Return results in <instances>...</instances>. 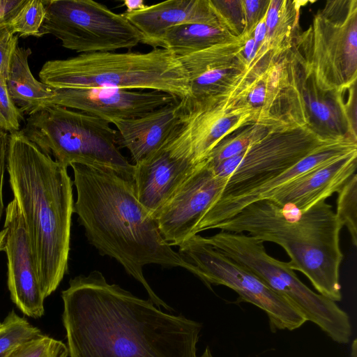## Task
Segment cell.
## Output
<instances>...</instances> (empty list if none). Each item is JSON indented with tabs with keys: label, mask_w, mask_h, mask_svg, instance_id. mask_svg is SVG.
<instances>
[{
	"label": "cell",
	"mask_w": 357,
	"mask_h": 357,
	"mask_svg": "<svg viewBox=\"0 0 357 357\" xmlns=\"http://www.w3.org/2000/svg\"><path fill=\"white\" fill-rule=\"evenodd\" d=\"M123 15L141 33L142 43L153 48L164 33L176 26L198 23L224 26L210 0H169Z\"/></svg>",
	"instance_id": "cell-21"
},
{
	"label": "cell",
	"mask_w": 357,
	"mask_h": 357,
	"mask_svg": "<svg viewBox=\"0 0 357 357\" xmlns=\"http://www.w3.org/2000/svg\"><path fill=\"white\" fill-rule=\"evenodd\" d=\"M222 26L206 24H186L168 29L157 42L154 48H163L177 58L228 42L239 40Z\"/></svg>",
	"instance_id": "cell-24"
},
{
	"label": "cell",
	"mask_w": 357,
	"mask_h": 357,
	"mask_svg": "<svg viewBox=\"0 0 357 357\" xmlns=\"http://www.w3.org/2000/svg\"><path fill=\"white\" fill-rule=\"evenodd\" d=\"M31 54L30 48L17 45L12 54L5 79L13 102L23 114L29 116L47 105L54 95V89L33 76L28 61Z\"/></svg>",
	"instance_id": "cell-23"
},
{
	"label": "cell",
	"mask_w": 357,
	"mask_h": 357,
	"mask_svg": "<svg viewBox=\"0 0 357 357\" xmlns=\"http://www.w3.org/2000/svg\"><path fill=\"white\" fill-rule=\"evenodd\" d=\"M243 39L218 44L178 58L188 78V103L205 100L231 88L248 68L241 55Z\"/></svg>",
	"instance_id": "cell-16"
},
{
	"label": "cell",
	"mask_w": 357,
	"mask_h": 357,
	"mask_svg": "<svg viewBox=\"0 0 357 357\" xmlns=\"http://www.w3.org/2000/svg\"><path fill=\"white\" fill-rule=\"evenodd\" d=\"M206 239L219 252L260 278L307 321L316 324L333 341L340 344L349 342L352 327L348 314L335 302L307 287L287 262L270 256L264 242L245 233L225 231Z\"/></svg>",
	"instance_id": "cell-8"
},
{
	"label": "cell",
	"mask_w": 357,
	"mask_h": 357,
	"mask_svg": "<svg viewBox=\"0 0 357 357\" xmlns=\"http://www.w3.org/2000/svg\"><path fill=\"white\" fill-rule=\"evenodd\" d=\"M284 121L289 119L273 117L238 129L222 139L204 160L209 165H214L236 156L264 136L271 128Z\"/></svg>",
	"instance_id": "cell-26"
},
{
	"label": "cell",
	"mask_w": 357,
	"mask_h": 357,
	"mask_svg": "<svg viewBox=\"0 0 357 357\" xmlns=\"http://www.w3.org/2000/svg\"><path fill=\"white\" fill-rule=\"evenodd\" d=\"M184 109L183 99L137 118L114 121L112 124L117 128V146L128 150L134 165L142 162L172 136L181 122Z\"/></svg>",
	"instance_id": "cell-20"
},
{
	"label": "cell",
	"mask_w": 357,
	"mask_h": 357,
	"mask_svg": "<svg viewBox=\"0 0 357 357\" xmlns=\"http://www.w3.org/2000/svg\"><path fill=\"white\" fill-rule=\"evenodd\" d=\"M356 347H357L356 339H354V340L353 341V343H352V346H351V357H356L357 356V354H356V351H357Z\"/></svg>",
	"instance_id": "cell-38"
},
{
	"label": "cell",
	"mask_w": 357,
	"mask_h": 357,
	"mask_svg": "<svg viewBox=\"0 0 357 357\" xmlns=\"http://www.w3.org/2000/svg\"><path fill=\"white\" fill-rule=\"evenodd\" d=\"M342 225L332 206L322 201L300 211L270 199L253 202L212 229L244 233L262 242L280 245L290 258L288 266L303 273L321 295L342 300L340 245Z\"/></svg>",
	"instance_id": "cell-4"
},
{
	"label": "cell",
	"mask_w": 357,
	"mask_h": 357,
	"mask_svg": "<svg viewBox=\"0 0 357 357\" xmlns=\"http://www.w3.org/2000/svg\"><path fill=\"white\" fill-rule=\"evenodd\" d=\"M6 357H68V349L63 342L43 334L19 345Z\"/></svg>",
	"instance_id": "cell-30"
},
{
	"label": "cell",
	"mask_w": 357,
	"mask_h": 357,
	"mask_svg": "<svg viewBox=\"0 0 357 357\" xmlns=\"http://www.w3.org/2000/svg\"><path fill=\"white\" fill-rule=\"evenodd\" d=\"M7 172L47 298L68 272L73 182L67 167L43 152L21 130L9 134Z\"/></svg>",
	"instance_id": "cell-3"
},
{
	"label": "cell",
	"mask_w": 357,
	"mask_h": 357,
	"mask_svg": "<svg viewBox=\"0 0 357 357\" xmlns=\"http://www.w3.org/2000/svg\"><path fill=\"white\" fill-rule=\"evenodd\" d=\"M227 181L217 176L204 160L199 162L153 215L166 244L179 246L195 234L200 220L220 197Z\"/></svg>",
	"instance_id": "cell-13"
},
{
	"label": "cell",
	"mask_w": 357,
	"mask_h": 357,
	"mask_svg": "<svg viewBox=\"0 0 357 357\" xmlns=\"http://www.w3.org/2000/svg\"><path fill=\"white\" fill-rule=\"evenodd\" d=\"M356 163L355 151L311 169L270 192L264 199L282 207L306 211L337 192L355 174Z\"/></svg>",
	"instance_id": "cell-19"
},
{
	"label": "cell",
	"mask_w": 357,
	"mask_h": 357,
	"mask_svg": "<svg viewBox=\"0 0 357 357\" xmlns=\"http://www.w3.org/2000/svg\"><path fill=\"white\" fill-rule=\"evenodd\" d=\"M69 357H197L201 323L160 310L99 271L62 291Z\"/></svg>",
	"instance_id": "cell-1"
},
{
	"label": "cell",
	"mask_w": 357,
	"mask_h": 357,
	"mask_svg": "<svg viewBox=\"0 0 357 357\" xmlns=\"http://www.w3.org/2000/svg\"><path fill=\"white\" fill-rule=\"evenodd\" d=\"M41 82L52 89L116 88L149 89L183 100L189 96L188 78L181 62L171 52H94L45 62Z\"/></svg>",
	"instance_id": "cell-5"
},
{
	"label": "cell",
	"mask_w": 357,
	"mask_h": 357,
	"mask_svg": "<svg viewBox=\"0 0 357 357\" xmlns=\"http://www.w3.org/2000/svg\"><path fill=\"white\" fill-rule=\"evenodd\" d=\"M210 1L220 22L231 33L241 38L245 29L241 0Z\"/></svg>",
	"instance_id": "cell-31"
},
{
	"label": "cell",
	"mask_w": 357,
	"mask_h": 357,
	"mask_svg": "<svg viewBox=\"0 0 357 357\" xmlns=\"http://www.w3.org/2000/svg\"><path fill=\"white\" fill-rule=\"evenodd\" d=\"M0 231V252L6 253L8 288L12 301L26 316L41 317L45 314V297L37 273L31 243L20 209L14 199L6 208Z\"/></svg>",
	"instance_id": "cell-14"
},
{
	"label": "cell",
	"mask_w": 357,
	"mask_h": 357,
	"mask_svg": "<svg viewBox=\"0 0 357 357\" xmlns=\"http://www.w3.org/2000/svg\"><path fill=\"white\" fill-rule=\"evenodd\" d=\"M45 19L40 37L50 34L77 53L131 50L142 36L123 15L91 0H43Z\"/></svg>",
	"instance_id": "cell-10"
},
{
	"label": "cell",
	"mask_w": 357,
	"mask_h": 357,
	"mask_svg": "<svg viewBox=\"0 0 357 357\" xmlns=\"http://www.w3.org/2000/svg\"><path fill=\"white\" fill-rule=\"evenodd\" d=\"M200 357H213V356L211 351V349L208 347H206L204 353L202 354V355Z\"/></svg>",
	"instance_id": "cell-39"
},
{
	"label": "cell",
	"mask_w": 357,
	"mask_h": 357,
	"mask_svg": "<svg viewBox=\"0 0 357 357\" xmlns=\"http://www.w3.org/2000/svg\"><path fill=\"white\" fill-rule=\"evenodd\" d=\"M0 328V357H6L19 345L42 336L41 331L26 319L10 312Z\"/></svg>",
	"instance_id": "cell-27"
},
{
	"label": "cell",
	"mask_w": 357,
	"mask_h": 357,
	"mask_svg": "<svg viewBox=\"0 0 357 357\" xmlns=\"http://www.w3.org/2000/svg\"><path fill=\"white\" fill-rule=\"evenodd\" d=\"M23 114L13 102L5 79L0 77V129L9 134L20 131Z\"/></svg>",
	"instance_id": "cell-32"
},
{
	"label": "cell",
	"mask_w": 357,
	"mask_h": 357,
	"mask_svg": "<svg viewBox=\"0 0 357 357\" xmlns=\"http://www.w3.org/2000/svg\"><path fill=\"white\" fill-rule=\"evenodd\" d=\"M198 164L168 140L151 155L134 165L133 182L139 202L153 215Z\"/></svg>",
	"instance_id": "cell-18"
},
{
	"label": "cell",
	"mask_w": 357,
	"mask_h": 357,
	"mask_svg": "<svg viewBox=\"0 0 357 357\" xmlns=\"http://www.w3.org/2000/svg\"><path fill=\"white\" fill-rule=\"evenodd\" d=\"M335 214L350 234L351 243L357 245V175L354 174L337 192Z\"/></svg>",
	"instance_id": "cell-29"
},
{
	"label": "cell",
	"mask_w": 357,
	"mask_h": 357,
	"mask_svg": "<svg viewBox=\"0 0 357 357\" xmlns=\"http://www.w3.org/2000/svg\"><path fill=\"white\" fill-rule=\"evenodd\" d=\"M18 36L9 27L0 31V77L6 79L12 54L17 46Z\"/></svg>",
	"instance_id": "cell-34"
},
{
	"label": "cell",
	"mask_w": 357,
	"mask_h": 357,
	"mask_svg": "<svg viewBox=\"0 0 357 357\" xmlns=\"http://www.w3.org/2000/svg\"><path fill=\"white\" fill-rule=\"evenodd\" d=\"M70 167L77 192L73 213L89 243L122 265L156 307L174 311L150 287L143 268L151 264L181 267L196 275L195 267L164 241L153 215L139 202L132 181L110 169L81 164Z\"/></svg>",
	"instance_id": "cell-2"
},
{
	"label": "cell",
	"mask_w": 357,
	"mask_h": 357,
	"mask_svg": "<svg viewBox=\"0 0 357 357\" xmlns=\"http://www.w3.org/2000/svg\"><path fill=\"white\" fill-rule=\"evenodd\" d=\"M178 254L196 268L207 286L224 285L238 295L239 302L251 303L267 315L271 331H294L307 320L283 296L246 267L225 256L198 234L178 246Z\"/></svg>",
	"instance_id": "cell-11"
},
{
	"label": "cell",
	"mask_w": 357,
	"mask_h": 357,
	"mask_svg": "<svg viewBox=\"0 0 357 357\" xmlns=\"http://www.w3.org/2000/svg\"><path fill=\"white\" fill-rule=\"evenodd\" d=\"M301 1L270 0L265 17L266 36L261 53L275 58L288 52L299 33Z\"/></svg>",
	"instance_id": "cell-25"
},
{
	"label": "cell",
	"mask_w": 357,
	"mask_h": 357,
	"mask_svg": "<svg viewBox=\"0 0 357 357\" xmlns=\"http://www.w3.org/2000/svg\"><path fill=\"white\" fill-rule=\"evenodd\" d=\"M291 52L319 91L344 94L356 84L357 0L327 1Z\"/></svg>",
	"instance_id": "cell-7"
},
{
	"label": "cell",
	"mask_w": 357,
	"mask_h": 357,
	"mask_svg": "<svg viewBox=\"0 0 357 357\" xmlns=\"http://www.w3.org/2000/svg\"><path fill=\"white\" fill-rule=\"evenodd\" d=\"M45 15L43 0H25L10 20L8 26L20 37H40Z\"/></svg>",
	"instance_id": "cell-28"
},
{
	"label": "cell",
	"mask_w": 357,
	"mask_h": 357,
	"mask_svg": "<svg viewBox=\"0 0 357 357\" xmlns=\"http://www.w3.org/2000/svg\"><path fill=\"white\" fill-rule=\"evenodd\" d=\"M247 69L226 91L205 100L188 103L181 122L170 137L171 144L199 163L225 137L248 125L269 119L245 102L251 79Z\"/></svg>",
	"instance_id": "cell-12"
},
{
	"label": "cell",
	"mask_w": 357,
	"mask_h": 357,
	"mask_svg": "<svg viewBox=\"0 0 357 357\" xmlns=\"http://www.w3.org/2000/svg\"><path fill=\"white\" fill-rule=\"evenodd\" d=\"M123 6L126 7V13H133L142 10L146 7L143 0H125Z\"/></svg>",
	"instance_id": "cell-37"
},
{
	"label": "cell",
	"mask_w": 357,
	"mask_h": 357,
	"mask_svg": "<svg viewBox=\"0 0 357 357\" xmlns=\"http://www.w3.org/2000/svg\"><path fill=\"white\" fill-rule=\"evenodd\" d=\"M345 137L326 138L317 134L309 124L282 121L238 155L214 165L208 164L217 176L227 178L219 199L260 184L305 157Z\"/></svg>",
	"instance_id": "cell-9"
},
{
	"label": "cell",
	"mask_w": 357,
	"mask_h": 357,
	"mask_svg": "<svg viewBox=\"0 0 357 357\" xmlns=\"http://www.w3.org/2000/svg\"><path fill=\"white\" fill-rule=\"evenodd\" d=\"M268 0H241L245 20V29L241 38L252 33L256 25L266 16Z\"/></svg>",
	"instance_id": "cell-33"
},
{
	"label": "cell",
	"mask_w": 357,
	"mask_h": 357,
	"mask_svg": "<svg viewBox=\"0 0 357 357\" xmlns=\"http://www.w3.org/2000/svg\"><path fill=\"white\" fill-rule=\"evenodd\" d=\"M179 100L158 91L97 87L54 89V95L47 104L85 112L112 124L116 120L139 117Z\"/></svg>",
	"instance_id": "cell-15"
},
{
	"label": "cell",
	"mask_w": 357,
	"mask_h": 357,
	"mask_svg": "<svg viewBox=\"0 0 357 357\" xmlns=\"http://www.w3.org/2000/svg\"><path fill=\"white\" fill-rule=\"evenodd\" d=\"M21 131L43 152L66 167L81 164L110 169L133 181L135 165L117 146L116 130L102 119L47 104L29 116Z\"/></svg>",
	"instance_id": "cell-6"
},
{
	"label": "cell",
	"mask_w": 357,
	"mask_h": 357,
	"mask_svg": "<svg viewBox=\"0 0 357 357\" xmlns=\"http://www.w3.org/2000/svg\"><path fill=\"white\" fill-rule=\"evenodd\" d=\"M357 151V141L350 137L331 143L305 157L294 165L245 190L219 199L199 222L195 234L237 213L246 205L264 199L270 192L311 169L342 155Z\"/></svg>",
	"instance_id": "cell-17"
},
{
	"label": "cell",
	"mask_w": 357,
	"mask_h": 357,
	"mask_svg": "<svg viewBox=\"0 0 357 357\" xmlns=\"http://www.w3.org/2000/svg\"><path fill=\"white\" fill-rule=\"evenodd\" d=\"M1 325H2L1 323H0V328L1 327Z\"/></svg>",
	"instance_id": "cell-40"
},
{
	"label": "cell",
	"mask_w": 357,
	"mask_h": 357,
	"mask_svg": "<svg viewBox=\"0 0 357 357\" xmlns=\"http://www.w3.org/2000/svg\"><path fill=\"white\" fill-rule=\"evenodd\" d=\"M9 134L0 129V220L4 211L3 201V185L6 170H7Z\"/></svg>",
	"instance_id": "cell-35"
},
{
	"label": "cell",
	"mask_w": 357,
	"mask_h": 357,
	"mask_svg": "<svg viewBox=\"0 0 357 357\" xmlns=\"http://www.w3.org/2000/svg\"><path fill=\"white\" fill-rule=\"evenodd\" d=\"M25 0H0V31L9 27L8 24Z\"/></svg>",
	"instance_id": "cell-36"
},
{
	"label": "cell",
	"mask_w": 357,
	"mask_h": 357,
	"mask_svg": "<svg viewBox=\"0 0 357 357\" xmlns=\"http://www.w3.org/2000/svg\"><path fill=\"white\" fill-rule=\"evenodd\" d=\"M289 61L301 102L312 129L326 138L351 137L356 140V131L352 128L347 116L342 98L344 94L321 93L311 78L305 77L291 52L289 53Z\"/></svg>",
	"instance_id": "cell-22"
}]
</instances>
